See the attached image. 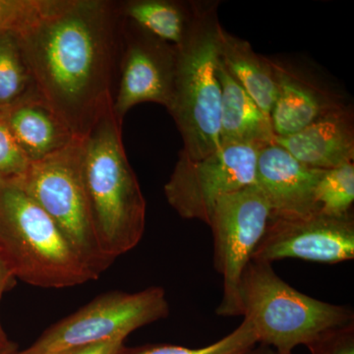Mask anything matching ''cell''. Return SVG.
I'll list each match as a JSON object with an SVG mask.
<instances>
[{"mask_svg":"<svg viewBox=\"0 0 354 354\" xmlns=\"http://www.w3.org/2000/svg\"><path fill=\"white\" fill-rule=\"evenodd\" d=\"M122 21L116 2L58 0L16 35L37 94L77 140L113 109Z\"/></svg>","mask_w":354,"mask_h":354,"instance_id":"6da1fadb","label":"cell"},{"mask_svg":"<svg viewBox=\"0 0 354 354\" xmlns=\"http://www.w3.org/2000/svg\"><path fill=\"white\" fill-rule=\"evenodd\" d=\"M113 109L82 140V179L95 236L113 261L138 245L146 227V200L127 157Z\"/></svg>","mask_w":354,"mask_h":354,"instance_id":"7a4b0ae2","label":"cell"},{"mask_svg":"<svg viewBox=\"0 0 354 354\" xmlns=\"http://www.w3.org/2000/svg\"><path fill=\"white\" fill-rule=\"evenodd\" d=\"M218 6L220 1L197 0L190 31L176 46V79L167 111L183 138L180 153L190 160H201L221 147Z\"/></svg>","mask_w":354,"mask_h":354,"instance_id":"3957f363","label":"cell"},{"mask_svg":"<svg viewBox=\"0 0 354 354\" xmlns=\"http://www.w3.org/2000/svg\"><path fill=\"white\" fill-rule=\"evenodd\" d=\"M0 250L28 285L66 288L97 279L44 209L15 180L1 177Z\"/></svg>","mask_w":354,"mask_h":354,"instance_id":"277c9868","label":"cell"},{"mask_svg":"<svg viewBox=\"0 0 354 354\" xmlns=\"http://www.w3.org/2000/svg\"><path fill=\"white\" fill-rule=\"evenodd\" d=\"M242 316L258 344L277 354L308 346L324 330L354 321L353 310L304 295L279 278L270 263L250 261L242 274Z\"/></svg>","mask_w":354,"mask_h":354,"instance_id":"5b68a950","label":"cell"},{"mask_svg":"<svg viewBox=\"0 0 354 354\" xmlns=\"http://www.w3.org/2000/svg\"><path fill=\"white\" fill-rule=\"evenodd\" d=\"M82 140L31 162L13 179L57 223L77 255L97 277L113 264L95 236L82 179Z\"/></svg>","mask_w":354,"mask_h":354,"instance_id":"8992f818","label":"cell"},{"mask_svg":"<svg viewBox=\"0 0 354 354\" xmlns=\"http://www.w3.org/2000/svg\"><path fill=\"white\" fill-rule=\"evenodd\" d=\"M169 315L164 288L151 286L138 292L111 291L46 330L20 354H62L116 339Z\"/></svg>","mask_w":354,"mask_h":354,"instance_id":"52a82bcc","label":"cell"},{"mask_svg":"<svg viewBox=\"0 0 354 354\" xmlns=\"http://www.w3.org/2000/svg\"><path fill=\"white\" fill-rule=\"evenodd\" d=\"M270 220L269 205L255 184L216 202L208 225L213 232L214 265L223 278V297L216 315L242 316V274Z\"/></svg>","mask_w":354,"mask_h":354,"instance_id":"ba28073f","label":"cell"},{"mask_svg":"<svg viewBox=\"0 0 354 354\" xmlns=\"http://www.w3.org/2000/svg\"><path fill=\"white\" fill-rule=\"evenodd\" d=\"M261 148L251 144H221L215 152L196 160L179 153L164 187L167 203L181 218L209 225L220 198L255 184Z\"/></svg>","mask_w":354,"mask_h":354,"instance_id":"9c48e42d","label":"cell"},{"mask_svg":"<svg viewBox=\"0 0 354 354\" xmlns=\"http://www.w3.org/2000/svg\"><path fill=\"white\" fill-rule=\"evenodd\" d=\"M176 46L157 38L131 21H122L118 86L113 111L122 123L142 102L171 104L176 71Z\"/></svg>","mask_w":354,"mask_h":354,"instance_id":"30bf717a","label":"cell"},{"mask_svg":"<svg viewBox=\"0 0 354 354\" xmlns=\"http://www.w3.org/2000/svg\"><path fill=\"white\" fill-rule=\"evenodd\" d=\"M354 258V216L318 213L301 220H270L254 250L255 262L299 259L337 264Z\"/></svg>","mask_w":354,"mask_h":354,"instance_id":"8fae6325","label":"cell"},{"mask_svg":"<svg viewBox=\"0 0 354 354\" xmlns=\"http://www.w3.org/2000/svg\"><path fill=\"white\" fill-rule=\"evenodd\" d=\"M269 58L277 88L271 113L274 137L295 134L349 104L342 91L310 67L293 60Z\"/></svg>","mask_w":354,"mask_h":354,"instance_id":"7c38bea8","label":"cell"},{"mask_svg":"<svg viewBox=\"0 0 354 354\" xmlns=\"http://www.w3.org/2000/svg\"><path fill=\"white\" fill-rule=\"evenodd\" d=\"M324 171L302 164L277 144L262 147L255 185L269 205L271 220H301L320 213L316 188Z\"/></svg>","mask_w":354,"mask_h":354,"instance_id":"4fadbf2b","label":"cell"},{"mask_svg":"<svg viewBox=\"0 0 354 354\" xmlns=\"http://www.w3.org/2000/svg\"><path fill=\"white\" fill-rule=\"evenodd\" d=\"M274 143L314 169H335L353 162V106L326 114L295 134L274 137Z\"/></svg>","mask_w":354,"mask_h":354,"instance_id":"5bb4252c","label":"cell"},{"mask_svg":"<svg viewBox=\"0 0 354 354\" xmlns=\"http://www.w3.org/2000/svg\"><path fill=\"white\" fill-rule=\"evenodd\" d=\"M1 113L31 162L53 155L77 140L35 88Z\"/></svg>","mask_w":354,"mask_h":354,"instance_id":"9a60e30c","label":"cell"},{"mask_svg":"<svg viewBox=\"0 0 354 354\" xmlns=\"http://www.w3.org/2000/svg\"><path fill=\"white\" fill-rule=\"evenodd\" d=\"M218 82L221 90V144H251L264 147L274 143L271 118L228 74L218 57Z\"/></svg>","mask_w":354,"mask_h":354,"instance_id":"2e32d148","label":"cell"},{"mask_svg":"<svg viewBox=\"0 0 354 354\" xmlns=\"http://www.w3.org/2000/svg\"><path fill=\"white\" fill-rule=\"evenodd\" d=\"M218 55L228 74L271 118L277 88L270 58L258 55L250 43L230 34L223 26L218 31Z\"/></svg>","mask_w":354,"mask_h":354,"instance_id":"e0dca14e","label":"cell"},{"mask_svg":"<svg viewBox=\"0 0 354 354\" xmlns=\"http://www.w3.org/2000/svg\"><path fill=\"white\" fill-rule=\"evenodd\" d=\"M116 6L121 17L167 43L178 46L190 31L197 0H128Z\"/></svg>","mask_w":354,"mask_h":354,"instance_id":"ac0fdd59","label":"cell"},{"mask_svg":"<svg viewBox=\"0 0 354 354\" xmlns=\"http://www.w3.org/2000/svg\"><path fill=\"white\" fill-rule=\"evenodd\" d=\"M17 36L0 34V111L34 90Z\"/></svg>","mask_w":354,"mask_h":354,"instance_id":"d6986e66","label":"cell"},{"mask_svg":"<svg viewBox=\"0 0 354 354\" xmlns=\"http://www.w3.org/2000/svg\"><path fill=\"white\" fill-rule=\"evenodd\" d=\"M316 202L324 215L342 216L353 213V162L323 171L317 184Z\"/></svg>","mask_w":354,"mask_h":354,"instance_id":"ffe728a7","label":"cell"},{"mask_svg":"<svg viewBox=\"0 0 354 354\" xmlns=\"http://www.w3.org/2000/svg\"><path fill=\"white\" fill-rule=\"evenodd\" d=\"M258 344L252 325L243 322L220 341L200 348H184L174 344H149L139 348L123 349L120 354H237Z\"/></svg>","mask_w":354,"mask_h":354,"instance_id":"44dd1931","label":"cell"},{"mask_svg":"<svg viewBox=\"0 0 354 354\" xmlns=\"http://www.w3.org/2000/svg\"><path fill=\"white\" fill-rule=\"evenodd\" d=\"M57 3L58 0H0V34L24 32Z\"/></svg>","mask_w":354,"mask_h":354,"instance_id":"7402d4cb","label":"cell"},{"mask_svg":"<svg viewBox=\"0 0 354 354\" xmlns=\"http://www.w3.org/2000/svg\"><path fill=\"white\" fill-rule=\"evenodd\" d=\"M31 162L21 150L0 111V177L18 179L24 176Z\"/></svg>","mask_w":354,"mask_h":354,"instance_id":"603a6c76","label":"cell"},{"mask_svg":"<svg viewBox=\"0 0 354 354\" xmlns=\"http://www.w3.org/2000/svg\"><path fill=\"white\" fill-rule=\"evenodd\" d=\"M306 346L311 354H354V321L324 330Z\"/></svg>","mask_w":354,"mask_h":354,"instance_id":"cb8c5ba5","label":"cell"},{"mask_svg":"<svg viewBox=\"0 0 354 354\" xmlns=\"http://www.w3.org/2000/svg\"><path fill=\"white\" fill-rule=\"evenodd\" d=\"M124 339L102 342L86 348L74 349L62 354H120L125 348Z\"/></svg>","mask_w":354,"mask_h":354,"instance_id":"d4e9b609","label":"cell"},{"mask_svg":"<svg viewBox=\"0 0 354 354\" xmlns=\"http://www.w3.org/2000/svg\"><path fill=\"white\" fill-rule=\"evenodd\" d=\"M16 277L6 256L0 250V300L15 285Z\"/></svg>","mask_w":354,"mask_h":354,"instance_id":"484cf974","label":"cell"},{"mask_svg":"<svg viewBox=\"0 0 354 354\" xmlns=\"http://www.w3.org/2000/svg\"><path fill=\"white\" fill-rule=\"evenodd\" d=\"M237 354H277V353L274 349L270 348V346L257 344L256 346H254L253 348L246 349V351Z\"/></svg>","mask_w":354,"mask_h":354,"instance_id":"4316f807","label":"cell"},{"mask_svg":"<svg viewBox=\"0 0 354 354\" xmlns=\"http://www.w3.org/2000/svg\"><path fill=\"white\" fill-rule=\"evenodd\" d=\"M10 344L11 342L7 339L6 332H4L3 328H2L1 322H0V351L7 348Z\"/></svg>","mask_w":354,"mask_h":354,"instance_id":"83f0119b","label":"cell"},{"mask_svg":"<svg viewBox=\"0 0 354 354\" xmlns=\"http://www.w3.org/2000/svg\"><path fill=\"white\" fill-rule=\"evenodd\" d=\"M21 351H18L17 346L11 342L7 348L1 349L0 354H20Z\"/></svg>","mask_w":354,"mask_h":354,"instance_id":"f1b7e54d","label":"cell"},{"mask_svg":"<svg viewBox=\"0 0 354 354\" xmlns=\"http://www.w3.org/2000/svg\"><path fill=\"white\" fill-rule=\"evenodd\" d=\"M288 354H293V353H288Z\"/></svg>","mask_w":354,"mask_h":354,"instance_id":"f546056e","label":"cell"}]
</instances>
